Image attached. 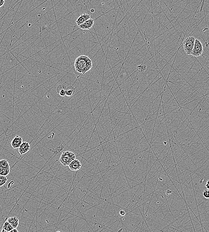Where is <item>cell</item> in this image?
Instances as JSON below:
<instances>
[{
    "label": "cell",
    "mask_w": 209,
    "mask_h": 232,
    "mask_svg": "<svg viewBox=\"0 0 209 232\" xmlns=\"http://www.w3.org/2000/svg\"><path fill=\"white\" fill-rule=\"evenodd\" d=\"M74 153L70 151H66L63 152L60 158V162L64 166H69V164L76 159Z\"/></svg>",
    "instance_id": "cell-2"
},
{
    "label": "cell",
    "mask_w": 209,
    "mask_h": 232,
    "mask_svg": "<svg viewBox=\"0 0 209 232\" xmlns=\"http://www.w3.org/2000/svg\"><path fill=\"white\" fill-rule=\"evenodd\" d=\"M18 232V230L17 229V228H14L12 230H11L10 231V232Z\"/></svg>",
    "instance_id": "cell-21"
},
{
    "label": "cell",
    "mask_w": 209,
    "mask_h": 232,
    "mask_svg": "<svg viewBox=\"0 0 209 232\" xmlns=\"http://www.w3.org/2000/svg\"><path fill=\"white\" fill-rule=\"evenodd\" d=\"M203 51V45L199 39H195V43L191 55L194 57H199L202 55Z\"/></svg>",
    "instance_id": "cell-4"
},
{
    "label": "cell",
    "mask_w": 209,
    "mask_h": 232,
    "mask_svg": "<svg viewBox=\"0 0 209 232\" xmlns=\"http://www.w3.org/2000/svg\"><path fill=\"white\" fill-rule=\"evenodd\" d=\"M7 178L6 176L3 175H0V187H2V186L5 185L7 182Z\"/></svg>",
    "instance_id": "cell-16"
},
{
    "label": "cell",
    "mask_w": 209,
    "mask_h": 232,
    "mask_svg": "<svg viewBox=\"0 0 209 232\" xmlns=\"http://www.w3.org/2000/svg\"><path fill=\"white\" fill-rule=\"evenodd\" d=\"M31 150V145L27 142H23L19 147V152L21 155L25 154Z\"/></svg>",
    "instance_id": "cell-8"
},
{
    "label": "cell",
    "mask_w": 209,
    "mask_h": 232,
    "mask_svg": "<svg viewBox=\"0 0 209 232\" xmlns=\"http://www.w3.org/2000/svg\"><path fill=\"white\" fill-rule=\"evenodd\" d=\"M195 38L194 36H189L184 40L183 47L185 52L188 55H191L194 48Z\"/></svg>",
    "instance_id": "cell-3"
},
{
    "label": "cell",
    "mask_w": 209,
    "mask_h": 232,
    "mask_svg": "<svg viewBox=\"0 0 209 232\" xmlns=\"http://www.w3.org/2000/svg\"><path fill=\"white\" fill-rule=\"evenodd\" d=\"M205 186H206V188H207L208 189H209V179L207 181L206 185H205Z\"/></svg>",
    "instance_id": "cell-20"
},
{
    "label": "cell",
    "mask_w": 209,
    "mask_h": 232,
    "mask_svg": "<svg viewBox=\"0 0 209 232\" xmlns=\"http://www.w3.org/2000/svg\"><path fill=\"white\" fill-rule=\"evenodd\" d=\"M67 87L64 84H60L57 87V92L59 94L62 96H66V91Z\"/></svg>",
    "instance_id": "cell-12"
},
{
    "label": "cell",
    "mask_w": 209,
    "mask_h": 232,
    "mask_svg": "<svg viewBox=\"0 0 209 232\" xmlns=\"http://www.w3.org/2000/svg\"><path fill=\"white\" fill-rule=\"evenodd\" d=\"M202 194L204 197L206 199H209V191L208 190H205Z\"/></svg>",
    "instance_id": "cell-17"
},
{
    "label": "cell",
    "mask_w": 209,
    "mask_h": 232,
    "mask_svg": "<svg viewBox=\"0 0 209 232\" xmlns=\"http://www.w3.org/2000/svg\"><path fill=\"white\" fill-rule=\"evenodd\" d=\"M69 166L71 170L77 171L80 169L82 167V163L79 160L75 159L69 164Z\"/></svg>",
    "instance_id": "cell-7"
},
{
    "label": "cell",
    "mask_w": 209,
    "mask_h": 232,
    "mask_svg": "<svg viewBox=\"0 0 209 232\" xmlns=\"http://www.w3.org/2000/svg\"><path fill=\"white\" fill-rule=\"evenodd\" d=\"M5 4L4 0H0V8L2 7Z\"/></svg>",
    "instance_id": "cell-18"
},
{
    "label": "cell",
    "mask_w": 209,
    "mask_h": 232,
    "mask_svg": "<svg viewBox=\"0 0 209 232\" xmlns=\"http://www.w3.org/2000/svg\"><path fill=\"white\" fill-rule=\"evenodd\" d=\"M92 61L87 56L82 55L76 59L74 67L77 72L85 74L92 68Z\"/></svg>",
    "instance_id": "cell-1"
},
{
    "label": "cell",
    "mask_w": 209,
    "mask_h": 232,
    "mask_svg": "<svg viewBox=\"0 0 209 232\" xmlns=\"http://www.w3.org/2000/svg\"><path fill=\"white\" fill-rule=\"evenodd\" d=\"M5 1V0H4Z\"/></svg>",
    "instance_id": "cell-23"
},
{
    "label": "cell",
    "mask_w": 209,
    "mask_h": 232,
    "mask_svg": "<svg viewBox=\"0 0 209 232\" xmlns=\"http://www.w3.org/2000/svg\"><path fill=\"white\" fill-rule=\"evenodd\" d=\"M7 221L10 223L13 228H17L19 224V219L16 217H10L7 219Z\"/></svg>",
    "instance_id": "cell-11"
},
{
    "label": "cell",
    "mask_w": 209,
    "mask_h": 232,
    "mask_svg": "<svg viewBox=\"0 0 209 232\" xmlns=\"http://www.w3.org/2000/svg\"><path fill=\"white\" fill-rule=\"evenodd\" d=\"M23 142L22 138L19 135H17L16 137H14L12 141L11 142V146L14 149L19 148L20 146L21 145Z\"/></svg>",
    "instance_id": "cell-9"
},
{
    "label": "cell",
    "mask_w": 209,
    "mask_h": 232,
    "mask_svg": "<svg viewBox=\"0 0 209 232\" xmlns=\"http://www.w3.org/2000/svg\"><path fill=\"white\" fill-rule=\"evenodd\" d=\"M76 90L75 88L73 86H69L67 88L66 91V96H70L74 94Z\"/></svg>",
    "instance_id": "cell-13"
},
{
    "label": "cell",
    "mask_w": 209,
    "mask_h": 232,
    "mask_svg": "<svg viewBox=\"0 0 209 232\" xmlns=\"http://www.w3.org/2000/svg\"><path fill=\"white\" fill-rule=\"evenodd\" d=\"M137 70L139 72H144L145 71L147 70V66H146L145 64H140V65L137 66Z\"/></svg>",
    "instance_id": "cell-15"
},
{
    "label": "cell",
    "mask_w": 209,
    "mask_h": 232,
    "mask_svg": "<svg viewBox=\"0 0 209 232\" xmlns=\"http://www.w3.org/2000/svg\"></svg>",
    "instance_id": "cell-24"
},
{
    "label": "cell",
    "mask_w": 209,
    "mask_h": 232,
    "mask_svg": "<svg viewBox=\"0 0 209 232\" xmlns=\"http://www.w3.org/2000/svg\"><path fill=\"white\" fill-rule=\"evenodd\" d=\"M10 171V165L9 162L5 159L0 160V175L6 176L9 174Z\"/></svg>",
    "instance_id": "cell-5"
},
{
    "label": "cell",
    "mask_w": 209,
    "mask_h": 232,
    "mask_svg": "<svg viewBox=\"0 0 209 232\" xmlns=\"http://www.w3.org/2000/svg\"><path fill=\"white\" fill-rule=\"evenodd\" d=\"M120 214L121 216H123L125 215V212L123 211V210H121L120 212Z\"/></svg>",
    "instance_id": "cell-19"
},
{
    "label": "cell",
    "mask_w": 209,
    "mask_h": 232,
    "mask_svg": "<svg viewBox=\"0 0 209 232\" xmlns=\"http://www.w3.org/2000/svg\"><path fill=\"white\" fill-rule=\"evenodd\" d=\"M14 228L10 225L8 221H6L4 224L3 226V229L7 231V232H10Z\"/></svg>",
    "instance_id": "cell-14"
},
{
    "label": "cell",
    "mask_w": 209,
    "mask_h": 232,
    "mask_svg": "<svg viewBox=\"0 0 209 232\" xmlns=\"http://www.w3.org/2000/svg\"><path fill=\"white\" fill-rule=\"evenodd\" d=\"M90 12H92V13L94 12V9H91V11H90Z\"/></svg>",
    "instance_id": "cell-22"
},
{
    "label": "cell",
    "mask_w": 209,
    "mask_h": 232,
    "mask_svg": "<svg viewBox=\"0 0 209 232\" xmlns=\"http://www.w3.org/2000/svg\"><path fill=\"white\" fill-rule=\"evenodd\" d=\"M110 10V11H111ZM108 11V12H107L105 13V14H102V15L98 17H97V18H95L94 19H91V18H90V19L86 21H85L84 22V23H83L82 24L80 25L79 26H78V27H79V29H76V31H73V32H72V33H71H71H73L75 32V31H78V29H91L92 27L94 26V21L95 20L97 19L98 18H99V17H101L102 16L104 15V14H105V13H107L109 12V11Z\"/></svg>",
    "instance_id": "cell-6"
},
{
    "label": "cell",
    "mask_w": 209,
    "mask_h": 232,
    "mask_svg": "<svg viewBox=\"0 0 209 232\" xmlns=\"http://www.w3.org/2000/svg\"><path fill=\"white\" fill-rule=\"evenodd\" d=\"M90 18L91 17H90V15L89 13H83V14H81V15L78 17L76 21V24L78 26H79L85 21L90 19Z\"/></svg>",
    "instance_id": "cell-10"
}]
</instances>
